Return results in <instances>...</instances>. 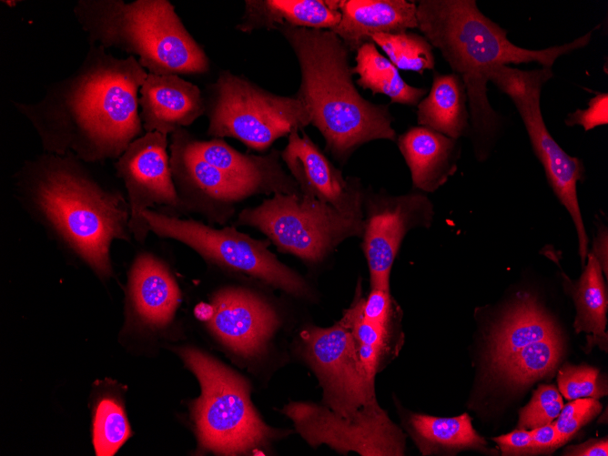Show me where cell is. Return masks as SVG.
Returning <instances> with one entry per match:
<instances>
[{
	"label": "cell",
	"instance_id": "cell-1",
	"mask_svg": "<svg viewBox=\"0 0 608 456\" xmlns=\"http://www.w3.org/2000/svg\"><path fill=\"white\" fill-rule=\"evenodd\" d=\"M148 73L135 56L118 58L89 45L80 66L34 103L13 101L45 153L84 163L117 159L142 134L139 90Z\"/></svg>",
	"mask_w": 608,
	"mask_h": 456
},
{
	"label": "cell",
	"instance_id": "cell-2",
	"mask_svg": "<svg viewBox=\"0 0 608 456\" xmlns=\"http://www.w3.org/2000/svg\"><path fill=\"white\" fill-rule=\"evenodd\" d=\"M14 195L48 236L98 276L111 275L110 246L130 241V209L119 192L103 187L71 155L43 153L14 175Z\"/></svg>",
	"mask_w": 608,
	"mask_h": 456
},
{
	"label": "cell",
	"instance_id": "cell-3",
	"mask_svg": "<svg viewBox=\"0 0 608 456\" xmlns=\"http://www.w3.org/2000/svg\"><path fill=\"white\" fill-rule=\"evenodd\" d=\"M300 70L298 96L325 148L341 164L362 145L396 141L390 106L364 98L353 81L350 50L330 30L279 26Z\"/></svg>",
	"mask_w": 608,
	"mask_h": 456
},
{
	"label": "cell",
	"instance_id": "cell-4",
	"mask_svg": "<svg viewBox=\"0 0 608 456\" xmlns=\"http://www.w3.org/2000/svg\"><path fill=\"white\" fill-rule=\"evenodd\" d=\"M74 15L89 45L137 56L154 75L204 74L209 60L167 0H78Z\"/></svg>",
	"mask_w": 608,
	"mask_h": 456
},
{
	"label": "cell",
	"instance_id": "cell-5",
	"mask_svg": "<svg viewBox=\"0 0 608 456\" xmlns=\"http://www.w3.org/2000/svg\"><path fill=\"white\" fill-rule=\"evenodd\" d=\"M418 28L438 49L465 89L487 86L485 70L495 66L538 63L552 68L555 61L587 46L600 25L563 45L527 49L512 44L507 31L484 15L475 0H420Z\"/></svg>",
	"mask_w": 608,
	"mask_h": 456
},
{
	"label": "cell",
	"instance_id": "cell-6",
	"mask_svg": "<svg viewBox=\"0 0 608 456\" xmlns=\"http://www.w3.org/2000/svg\"><path fill=\"white\" fill-rule=\"evenodd\" d=\"M177 351L201 387L192 407L200 448L220 455L264 454L274 441L290 434L262 420L244 377L196 348Z\"/></svg>",
	"mask_w": 608,
	"mask_h": 456
},
{
	"label": "cell",
	"instance_id": "cell-7",
	"mask_svg": "<svg viewBox=\"0 0 608 456\" xmlns=\"http://www.w3.org/2000/svg\"><path fill=\"white\" fill-rule=\"evenodd\" d=\"M208 93V134L215 138H237L262 151L310 124L309 112L298 96L273 94L228 70L219 74Z\"/></svg>",
	"mask_w": 608,
	"mask_h": 456
},
{
	"label": "cell",
	"instance_id": "cell-8",
	"mask_svg": "<svg viewBox=\"0 0 608 456\" xmlns=\"http://www.w3.org/2000/svg\"><path fill=\"white\" fill-rule=\"evenodd\" d=\"M142 216L150 232L188 246L209 262L297 299L311 300L315 297L307 280L269 249V240L255 239L235 228L218 229L152 209L144 210Z\"/></svg>",
	"mask_w": 608,
	"mask_h": 456
},
{
	"label": "cell",
	"instance_id": "cell-9",
	"mask_svg": "<svg viewBox=\"0 0 608 456\" xmlns=\"http://www.w3.org/2000/svg\"><path fill=\"white\" fill-rule=\"evenodd\" d=\"M236 225L258 229L279 251L311 266L321 263L346 239L361 237L363 218L302 194H276L256 208H244Z\"/></svg>",
	"mask_w": 608,
	"mask_h": 456
},
{
	"label": "cell",
	"instance_id": "cell-10",
	"mask_svg": "<svg viewBox=\"0 0 608 456\" xmlns=\"http://www.w3.org/2000/svg\"><path fill=\"white\" fill-rule=\"evenodd\" d=\"M483 75L511 98L517 109L552 192L573 219L579 240V254L584 265L589 238L577 197V183L584 179V166L581 158L568 155L554 140L541 110L542 87L553 76L552 68L521 70L509 66H495L485 70Z\"/></svg>",
	"mask_w": 608,
	"mask_h": 456
},
{
	"label": "cell",
	"instance_id": "cell-11",
	"mask_svg": "<svg viewBox=\"0 0 608 456\" xmlns=\"http://www.w3.org/2000/svg\"><path fill=\"white\" fill-rule=\"evenodd\" d=\"M294 350L316 375L322 389L321 403L336 414L354 418L377 399L375 380L368 376L353 336L340 319L326 328L304 326Z\"/></svg>",
	"mask_w": 608,
	"mask_h": 456
},
{
	"label": "cell",
	"instance_id": "cell-12",
	"mask_svg": "<svg viewBox=\"0 0 608 456\" xmlns=\"http://www.w3.org/2000/svg\"><path fill=\"white\" fill-rule=\"evenodd\" d=\"M296 431L312 448L326 444L341 455L402 456L406 438L378 400L365 405L354 418L339 416L322 403L289 400L280 410Z\"/></svg>",
	"mask_w": 608,
	"mask_h": 456
},
{
	"label": "cell",
	"instance_id": "cell-13",
	"mask_svg": "<svg viewBox=\"0 0 608 456\" xmlns=\"http://www.w3.org/2000/svg\"><path fill=\"white\" fill-rule=\"evenodd\" d=\"M434 214L423 192L391 195L383 188L366 187L360 238L370 289L390 291V272L404 237L413 228H430Z\"/></svg>",
	"mask_w": 608,
	"mask_h": 456
},
{
	"label": "cell",
	"instance_id": "cell-14",
	"mask_svg": "<svg viewBox=\"0 0 608 456\" xmlns=\"http://www.w3.org/2000/svg\"><path fill=\"white\" fill-rule=\"evenodd\" d=\"M167 147V135L145 132L130 143L114 165L127 190L130 230L139 242H144L150 232L142 216L144 210L158 205L182 212Z\"/></svg>",
	"mask_w": 608,
	"mask_h": 456
},
{
	"label": "cell",
	"instance_id": "cell-15",
	"mask_svg": "<svg viewBox=\"0 0 608 456\" xmlns=\"http://www.w3.org/2000/svg\"><path fill=\"white\" fill-rule=\"evenodd\" d=\"M209 305L207 326L227 351L243 361L268 353L281 326L271 301L249 289L228 286L214 293Z\"/></svg>",
	"mask_w": 608,
	"mask_h": 456
},
{
	"label": "cell",
	"instance_id": "cell-16",
	"mask_svg": "<svg viewBox=\"0 0 608 456\" xmlns=\"http://www.w3.org/2000/svg\"><path fill=\"white\" fill-rule=\"evenodd\" d=\"M170 167L182 212H196L218 223L234 212L235 204L261 194L247 182L234 178L198 157L187 146L185 128L171 134Z\"/></svg>",
	"mask_w": 608,
	"mask_h": 456
},
{
	"label": "cell",
	"instance_id": "cell-17",
	"mask_svg": "<svg viewBox=\"0 0 608 456\" xmlns=\"http://www.w3.org/2000/svg\"><path fill=\"white\" fill-rule=\"evenodd\" d=\"M300 193L327 203L339 212L363 218L365 189L356 177H344L342 172L322 153L303 132L293 131L280 153Z\"/></svg>",
	"mask_w": 608,
	"mask_h": 456
},
{
	"label": "cell",
	"instance_id": "cell-18",
	"mask_svg": "<svg viewBox=\"0 0 608 456\" xmlns=\"http://www.w3.org/2000/svg\"><path fill=\"white\" fill-rule=\"evenodd\" d=\"M139 113L145 132L172 134L206 113L198 86L178 75H147L139 90Z\"/></svg>",
	"mask_w": 608,
	"mask_h": 456
},
{
	"label": "cell",
	"instance_id": "cell-19",
	"mask_svg": "<svg viewBox=\"0 0 608 456\" xmlns=\"http://www.w3.org/2000/svg\"><path fill=\"white\" fill-rule=\"evenodd\" d=\"M127 299L132 318L137 324L162 329L172 322L181 293L166 264L152 254L142 253L129 272Z\"/></svg>",
	"mask_w": 608,
	"mask_h": 456
},
{
	"label": "cell",
	"instance_id": "cell-20",
	"mask_svg": "<svg viewBox=\"0 0 608 456\" xmlns=\"http://www.w3.org/2000/svg\"><path fill=\"white\" fill-rule=\"evenodd\" d=\"M188 147L201 159L228 176L258 187L261 194H301L291 175L282 167L280 153L266 156L243 154L220 138L198 140L185 129Z\"/></svg>",
	"mask_w": 608,
	"mask_h": 456
},
{
	"label": "cell",
	"instance_id": "cell-21",
	"mask_svg": "<svg viewBox=\"0 0 608 456\" xmlns=\"http://www.w3.org/2000/svg\"><path fill=\"white\" fill-rule=\"evenodd\" d=\"M396 142L415 190L433 193L457 172L461 157L459 139L417 126L398 136Z\"/></svg>",
	"mask_w": 608,
	"mask_h": 456
},
{
	"label": "cell",
	"instance_id": "cell-22",
	"mask_svg": "<svg viewBox=\"0 0 608 456\" xmlns=\"http://www.w3.org/2000/svg\"><path fill=\"white\" fill-rule=\"evenodd\" d=\"M341 17L330 29L350 52L373 34H397L418 28L417 4L406 0H339Z\"/></svg>",
	"mask_w": 608,
	"mask_h": 456
},
{
	"label": "cell",
	"instance_id": "cell-23",
	"mask_svg": "<svg viewBox=\"0 0 608 456\" xmlns=\"http://www.w3.org/2000/svg\"><path fill=\"white\" fill-rule=\"evenodd\" d=\"M339 0H247L237 29L251 33L279 26L330 30L341 17Z\"/></svg>",
	"mask_w": 608,
	"mask_h": 456
},
{
	"label": "cell",
	"instance_id": "cell-24",
	"mask_svg": "<svg viewBox=\"0 0 608 456\" xmlns=\"http://www.w3.org/2000/svg\"><path fill=\"white\" fill-rule=\"evenodd\" d=\"M558 330L536 299L521 293L491 333L488 353L491 369L496 371L530 344L560 335Z\"/></svg>",
	"mask_w": 608,
	"mask_h": 456
},
{
	"label": "cell",
	"instance_id": "cell-25",
	"mask_svg": "<svg viewBox=\"0 0 608 456\" xmlns=\"http://www.w3.org/2000/svg\"><path fill=\"white\" fill-rule=\"evenodd\" d=\"M416 116L418 126L453 139L469 137L470 113L461 77L433 71L431 89L417 105Z\"/></svg>",
	"mask_w": 608,
	"mask_h": 456
},
{
	"label": "cell",
	"instance_id": "cell-26",
	"mask_svg": "<svg viewBox=\"0 0 608 456\" xmlns=\"http://www.w3.org/2000/svg\"><path fill=\"white\" fill-rule=\"evenodd\" d=\"M403 422L422 455H451L463 450H486L487 442L474 430L467 413L436 417L410 412L403 418Z\"/></svg>",
	"mask_w": 608,
	"mask_h": 456
},
{
	"label": "cell",
	"instance_id": "cell-27",
	"mask_svg": "<svg viewBox=\"0 0 608 456\" xmlns=\"http://www.w3.org/2000/svg\"><path fill=\"white\" fill-rule=\"evenodd\" d=\"M362 294L359 280L353 300L343 311L340 320L353 336L360 360L368 376L375 380L377 374L398 355L404 339L400 328L380 327L363 319Z\"/></svg>",
	"mask_w": 608,
	"mask_h": 456
},
{
	"label": "cell",
	"instance_id": "cell-28",
	"mask_svg": "<svg viewBox=\"0 0 608 456\" xmlns=\"http://www.w3.org/2000/svg\"><path fill=\"white\" fill-rule=\"evenodd\" d=\"M355 61L352 72L359 76L356 84L372 95L388 96L390 104L417 106L428 93L425 87L409 85L372 41L365 42L356 50Z\"/></svg>",
	"mask_w": 608,
	"mask_h": 456
},
{
	"label": "cell",
	"instance_id": "cell-29",
	"mask_svg": "<svg viewBox=\"0 0 608 456\" xmlns=\"http://www.w3.org/2000/svg\"><path fill=\"white\" fill-rule=\"evenodd\" d=\"M588 263L578 282L572 288L576 307L573 327L577 333L586 332L588 345L607 350V289L597 258L588 253Z\"/></svg>",
	"mask_w": 608,
	"mask_h": 456
},
{
	"label": "cell",
	"instance_id": "cell-30",
	"mask_svg": "<svg viewBox=\"0 0 608 456\" xmlns=\"http://www.w3.org/2000/svg\"><path fill=\"white\" fill-rule=\"evenodd\" d=\"M561 336L557 335L523 348L497 370L513 385L523 386L552 373L562 354Z\"/></svg>",
	"mask_w": 608,
	"mask_h": 456
},
{
	"label": "cell",
	"instance_id": "cell-31",
	"mask_svg": "<svg viewBox=\"0 0 608 456\" xmlns=\"http://www.w3.org/2000/svg\"><path fill=\"white\" fill-rule=\"evenodd\" d=\"M370 39L398 69L422 75L435 67L433 47L422 35L411 31L379 33L371 35Z\"/></svg>",
	"mask_w": 608,
	"mask_h": 456
},
{
	"label": "cell",
	"instance_id": "cell-32",
	"mask_svg": "<svg viewBox=\"0 0 608 456\" xmlns=\"http://www.w3.org/2000/svg\"><path fill=\"white\" fill-rule=\"evenodd\" d=\"M130 434V427L119 401L112 397L102 398L96 405L93 422L96 454L114 455Z\"/></svg>",
	"mask_w": 608,
	"mask_h": 456
},
{
	"label": "cell",
	"instance_id": "cell-33",
	"mask_svg": "<svg viewBox=\"0 0 608 456\" xmlns=\"http://www.w3.org/2000/svg\"><path fill=\"white\" fill-rule=\"evenodd\" d=\"M559 390L567 400L594 398L607 394L606 383L599 379L595 368L565 364L557 377Z\"/></svg>",
	"mask_w": 608,
	"mask_h": 456
},
{
	"label": "cell",
	"instance_id": "cell-34",
	"mask_svg": "<svg viewBox=\"0 0 608 456\" xmlns=\"http://www.w3.org/2000/svg\"><path fill=\"white\" fill-rule=\"evenodd\" d=\"M563 407L562 395L553 385H540L530 402L521 409L518 429L533 430L551 423Z\"/></svg>",
	"mask_w": 608,
	"mask_h": 456
},
{
	"label": "cell",
	"instance_id": "cell-35",
	"mask_svg": "<svg viewBox=\"0 0 608 456\" xmlns=\"http://www.w3.org/2000/svg\"><path fill=\"white\" fill-rule=\"evenodd\" d=\"M601 410V403L594 398H579L563 405L556 421L553 423L562 444L569 441Z\"/></svg>",
	"mask_w": 608,
	"mask_h": 456
},
{
	"label": "cell",
	"instance_id": "cell-36",
	"mask_svg": "<svg viewBox=\"0 0 608 456\" xmlns=\"http://www.w3.org/2000/svg\"><path fill=\"white\" fill-rule=\"evenodd\" d=\"M363 319L374 325L386 328H400L401 309L390 294L379 289H370L361 303Z\"/></svg>",
	"mask_w": 608,
	"mask_h": 456
},
{
	"label": "cell",
	"instance_id": "cell-37",
	"mask_svg": "<svg viewBox=\"0 0 608 456\" xmlns=\"http://www.w3.org/2000/svg\"><path fill=\"white\" fill-rule=\"evenodd\" d=\"M568 127L579 125L584 131H589L596 127L608 124V94L597 93L589 100L588 107L576 109L569 113L564 119Z\"/></svg>",
	"mask_w": 608,
	"mask_h": 456
},
{
	"label": "cell",
	"instance_id": "cell-38",
	"mask_svg": "<svg viewBox=\"0 0 608 456\" xmlns=\"http://www.w3.org/2000/svg\"><path fill=\"white\" fill-rule=\"evenodd\" d=\"M502 455L534 454L531 431L518 429L508 434L493 438Z\"/></svg>",
	"mask_w": 608,
	"mask_h": 456
},
{
	"label": "cell",
	"instance_id": "cell-39",
	"mask_svg": "<svg viewBox=\"0 0 608 456\" xmlns=\"http://www.w3.org/2000/svg\"><path fill=\"white\" fill-rule=\"evenodd\" d=\"M531 437L534 454L549 453L562 445L552 422L531 430Z\"/></svg>",
	"mask_w": 608,
	"mask_h": 456
},
{
	"label": "cell",
	"instance_id": "cell-40",
	"mask_svg": "<svg viewBox=\"0 0 608 456\" xmlns=\"http://www.w3.org/2000/svg\"><path fill=\"white\" fill-rule=\"evenodd\" d=\"M563 455L573 456H607L608 441L607 439L591 440L583 444L571 446L567 448Z\"/></svg>",
	"mask_w": 608,
	"mask_h": 456
},
{
	"label": "cell",
	"instance_id": "cell-41",
	"mask_svg": "<svg viewBox=\"0 0 608 456\" xmlns=\"http://www.w3.org/2000/svg\"><path fill=\"white\" fill-rule=\"evenodd\" d=\"M599 261L602 269L607 276V230L600 228L596 239H594L591 252Z\"/></svg>",
	"mask_w": 608,
	"mask_h": 456
}]
</instances>
